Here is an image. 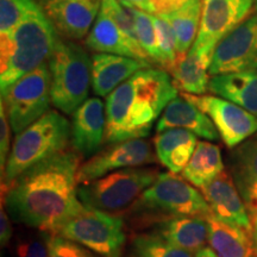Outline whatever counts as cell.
Segmentation results:
<instances>
[{"label":"cell","instance_id":"obj_1","mask_svg":"<svg viewBox=\"0 0 257 257\" xmlns=\"http://www.w3.org/2000/svg\"><path fill=\"white\" fill-rule=\"evenodd\" d=\"M80 156L74 149L42 161L3 188L2 204L11 219L30 229L55 233L85 206L78 195Z\"/></svg>","mask_w":257,"mask_h":257},{"label":"cell","instance_id":"obj_2","mask_svg":"<svg viewBox=\"0 0 257 257\" xmlns=\"http://www.w3.org/2000/svg\"><path fill=\"white\" fill-rule=\"evenodd\" d=\"M178 94L167 70L153 67L138 70L106 96L105 142L149 136L153 125Z\"/></svg>","mask_w":257,"mask_h":257},{"label":"cell","instance_id":"obj_3","mask_svg":"<svg viewBox=\"0 0 257 257\" xmlns=\"http://www.w3.org/2000/svg\"><path fill=\"white\" fill-rule=\"evenodd\" d=\"M0 91L5 92L14 83L48 62L59 35L37 4L17 28L0 35Z\"/></svg>","mask_w":257,"mask_h":257},{"label":"cell","instance_id":"obj_4","mask_svg":"<svg viewBox=\"0 0 257 257\" xmlns=\"http://www.w3.org/2000/svg\"><path fill=\"white\" fill-rule=\"evenodd\" d=\"M70 123L60 112L49 110L21 134L16 135L2 175V189L22 173L42 161L69 149Z\"/></svg>","mask_w":257,"mask_h":257},{"label":"cell","instance_id":"obj_5","mask_svg":"<svg viewBox=\"0 0 257 257\" xmlns=\"http://www.w3.org/2000/svg\"><path fill=\"white\" fill-rule=\"evenodd\" d=\"M51 104L64 114H73L88 99L92 86V59L75 41L59 38L48 59Z\"/></svg>","mask_w":257,"mask_h":257},{"label":"cell","instance_id":"obj_6","mask_svg":"<svg viewBox=\"0 0 257 257\" xmlns=\"http://www.w3.org/2000/svg\"><path fill=\"white\" fill-rule=\"evenodd\" d=\"M159 174L157 169L147 167L120 169L79 185L78 195L88 210L119 214L136 204L143 192L156 181Z\"/></svg>","mask_w":257,"mask_h":257},{"label":"cell","instance_id":"obj_7","mask_svg":"<svg viewBox=\"0 0 257 257\" xmlns=\"http://www.w3.org/2000/svg\"><path fill=\"white\" fill-rule=\"evenodd\" d=\"M135 212H143L153 219L162 217H202L212 212L202 192L173 173H160L136 204Z\"/></svg>","mask_w":257,"mask_h":257},{"label":"cell","instance_id":"obj_8","mask_svg":"<svg viewBox=\"0 0 257 257\" xmlns=\"http://www.w3.org/2000/svg\"><path fill=\"white\" fill-rule=\"evenodd\" d=\"M55 233L81 244L100 257H124L125 221L120 214L83 208Z\"/></svg>","mask_w":257,"mask_h":257},{"label":"cell","instance_id":"obj_9","mask_svg":"<svg viewBox=\"0 0 257 257\" xmlns=\"http://www.w3.org/2000/svg\"><path fill=\"white\" fill-rule=\"evenodd\" d=\"M10 125L15 135L21 134L49 111L51 104L50 72L48 62L17 80L2 93Z\"/></svg>","mask_w":257,"mask_h":257},{"label":"cell","instance_id":"obj_10","mask_svg":"<svg viewBox=\"0 0 257 257\" xmlns=\"http://www.w3.org/2000/svg\"><path fill=\"white\" fill-rule=\"evenodd\" d=\"M253 0H202L200 29L189 50L210 68L217 44L251 16Z\"/></svg>","mask_w":257,"mask_h":257},{"label":"cell","instance_id":"obj_11","mask_svg":"<svg viewBox=\"0 0 257 257\" xmlns=\"http://www.w3.org/2000/svg\"><path fill=\"white\" fill-rule=\"evenodd\" d=\"M257 70V12L225 36L214 49L210 75Z\"/></svg>","mask_w":257,"mask_h":257},{"label":"cell","instance_id":"obj_12","mask_svg":"<svg viewBox=\"0 0 257 257\" xmlns=\"http://www.w3.org/2000/svg\"><path fill=\"white\" fill-rule=\"evenodd\" d=\"M181 95L206 113L227 148H236L257 133V117L234 102L217 95Z\"/></svg>","mask_w":257,"mask_h":257},{"label":"cell","instance_id":"obj_13","mask_svg":"<svg viewBox=\"0 0 257 257\" xmlns=\"http://www.w3.org/2000/svg\"><path fill=\"white\" fill-rule=\"evenodd\" d=\"M156 157L152 144L143 138L108 144V147L80 165L76 175L78 184H86L120 169L152 165Z\"/></svg>","mask_w":257,"mask_h":257},{"label":"cell","instance_id":"obj_14","mask_svg":"<svg viewBox=\"0 0 257 257\" xmlns=\"http://www.w3.org/2000/svg\"><path fill=\"white\" fill-rule=\"evenodd\" d=\"M55 29L69 41L87 37L101 8V0H34Z\"/></svg>","mask_w":257,"mask_h":257},{"label":"cell","instance_id":"obj_15","mask_svg":"<svg viewBox=\"0 0 257 257\" xmlns=\"http://www.w3.org/2000/svg\"><path fill=\"white\" fill-rule=\"evenodd\" d=\"M105 104L98 96L88 98L72 114L70 143L83 159H91L101 150L105 142Z\"/></svg>","mask_w":257,"mask_h":257},{"label":"cell","instance_id":"obj_16","mask_svg":"<svg viewBox=\"0 0 257 257\" xmlns=\"http://www.w3.org/2000/svg\"><path fill=\"white\" fill-rule=\"evenodd\" d=\"M201 192L214 217L252 234L251 219L229 173L224 170L217 179L201 188Z\"/></svg>","mask_w":257,"mask_h":257},{"label":"cell","instance_id":"obj_17","mask_svg":"<svg viewBox=\"0 0 257 257\" xmlns=\"http://www.w3.org/2000/svg\"><path fill=\"white\" fill-rule=\"evenodd\" d=\"M231 178L238 189L252 226L257 225V136L244 141L230 154Z\"/></svg>","mask_w":257,"mask_h":257},{"label":"cell","instance_id":"obj_18","mask_svg":"<svg viewBox=\"0 0 257 257\" xmlns=\"http://www.w3.org/2000/svg\"><path fill=\"white\" fill-rule=\"evenodd\" d=\"M147 232L162 237L167 242L195 253L208 242V224L202 217H162L154 219Z\"/></svg>","mask_w":257,"mask_h":257},{"label":"cell","instance_id":"obj_19","mask_svg":"<svg viewBox=\"0 0 257 257\" xmlns=\"http://www.w3.org/2000/svg\"><path fill=\"white\" fill-rule=\"evenodd\" d=\"M152 64L115 54L94 53L92 56V89L96 96H107L138 70Z\"/></svg>","mask_w":257,"mask_h":257},{"label":"cell","instance_id":"obj_20","mask_svg":"<svg viewBox=\"0 0 257 257\" xmlns=\"http://www.w3.org/2000/svg\"><path fill=\"white\" fill-rule=\"evenodd\" d=\"M169 128H185L208 141H218L220 137L211 118L182 95L173 99L157 120V133Z\"/></svg>","mask_w":257,"mask_h":257},{"label":"cell","instance_id":"obj_21","mask_svg":"<svg viewBox=\"0 0 257 257\" xmlns=\"http://www.w3.org/2000/svg\"><path fill=\"white\" fill-rule=\"evenodd\" d=\"M198 136L185 128L157 133L154 146L157 159L173 174H181L198 146Z\"/></svg>","mask_w":257,"mask_h":257},{"label":"cell","instance_id":"obj_22","mask_svg":"<svg viewBox=\"0 0 257 257\" xmlns=\"http://www.w3.org/2000/svg\"><path fill=\"white\" fill-rule=\"evenodd\" d=\"M208 91L257 117V70L211 76Z\"/></svg>","mask_w":257,"mask_h":257},{"label":"cell","instance_id":"obj_23","mask_svg":"<svg viewBox=\"0 0 257 257\" xmlns=\"http://www.w3.org/2000/svg\"><path fill=\"white\" fill-rule=\"evenodd\" d=\"M208 243L218 257H252V234L242 227L208 216Z\"/></svg>","mask_w":257,"mask_h":257},{"label":"cell","instance_id":"obj_24","mask_svg":"<svg viewBox=\"0 0 257 257\" xmlns=\"http://www.w3.org/2000/svg\"><path fill=\"white\" fill-rule=\"evenodd\" d=\"M85 44L87 49L94 53L115 54L140 60L119 27L101 8L91 31L85 38Z\"/></svg>","mask_w":257,"mask_h":257},{"label":"cell","instance_id":"obj_25","mask_svg":"<svg viewBox=\"0 0 257 257\" xmlns=\"http://www.w3.org/2000/svg\"><path fill=\"white\" fill-rule=\"evenodd\" d=\"M224 172L220 148L210 142H198L194 153L181 172V178L198 188H204Z\"/></svg>","mask_w":257,"mask_h":257},{"label":"cell","instance_id":"obj_26","mask_svg":"<svg viewBox=\"0 0 257 257\" xmlns=\"http://www.w3.org/2000/svg\"><path fill=\"white\" fill-rule=\"evenodd\" d=\"M208 67L200 59L189 50L186 54H178L166 70L172 76L175 87L188 94H205L210 85Z\"/></svg>","mask_w":257,"mask_h":257},{"label":"cell","instance_id":"obj_27","mask_svg":"<svg viewBox=\"0 0 257 257\" xmlns=\"http://www.w3.org/2000/svg\"><path fill=\"white\" fill-rule=\"evenodd\" d=\"M202 0H188L186 4L172 12L161 16L173 29L176 42V53L186 54L193 47L200 29Z\"/></svg>","mask_w":257,"mask_h":257},{"label":"cell","instance_id":"obj_28","mask_svg":"<svg viewBox=\"0 0 257 257\" xmlns=\"http://www.w3.org/2000/svg\"><path fill=\"white\" fill-rule=\"evenodd\" d=\"M194 255L152 232L134 234L125 251V257H194Z\"/></svg>","mask_w":257,"mask_h":257},{"label":"cell","instance_id":"obj_29","mask_svg":"<svg viewBox=\"0 0 257 257\" xmlns=\"http://www.w3.org/2000/svg\"><path fill=\"white\" fill-rule=\"evenodd\" d=\"M126 9L135 21L138 41H140V44L144 53L149 57L150 62L159 64L161 68L163 69V60L159 44H157L153 16L146 11H142V10L134 8V6H126Z\"/></svg>","mask_w":257,"mask_h":257},{"label":"cell","instance_id":"obj_30","mask_svg":"<svg viewBox=\"0 0 257 257\" xmlns=\"http://www.w3.org/2000/svg\"><path fill=\"white\" fill-rule=\"evenodd\" d=\"M101 9L119 27L121 32L126 37L128 44L133 48L135 53L137 54L138 59L152 64L149 57L147 56V54L144 53L142 47H141L136 32V27H135V21L133 16H131L128 10L126 9V6L120 5L118 0H101Z\"/></svg>","mask_w":257,"mask_h":257},{"label":"cell","instance_id":"obj_31","mask_svg":"<svg viewBox=\"0 0 257 257\" xmlns=\"http://www.w3.org/2000/svg\"><path fill=\"white\" fill-rule=\"evenodd\" d=\"M36 5L34 0H0V34H10Z\"/></svg>","mask_w":257,"mask_h":257},{"label":"cell","instance_id":"obj_32","mask_svg":"<svg viewBox=\"0 0 257 257\" xmlns=\"http://www.w3.org/2000/svg\"><path fill=\"white\" fill-rule=\"evenodd\" d=\"M152 16L154 27H155L156 31L157 44H159L161 55H162L163 60V69L166 70L168 68V66L174 62L176 56H178L174 32H173L172 27H170V24L165 18L161 17V16Z\"/></svg>","mask_w":257,"mask_h":257},{"label":"cell","instance_id":"obj_33","mask_svg":"<svg viewBox=\"0 0 257 257\" xmlns=\"http://www.w3.org/2000/svg\"><path fill=\"white\" fill-rule=\"evenodd\" d=\"M50 234L48 231L41 230L27 234L24 238L18 240L16 255L17 257H49Z\"/></svg>","mask_w":257,"mask_h":257},{"label":"cell","instance_id":"obj_34","mask_svg":"<svg viewBox=\"0 0 257 257\" xmlns=\"http://www.w3.org/2000/svg\"><path fill=\"white\" fill-rule=\"evenodd\" d=\"M49 257H100L92 250L72 239L51 233L49 238Z\"/></svg>","mask_w":257,"mask_h":257},{"label":"cell","instance_id":"obj_35","mask_svg":"<svg viewBox=\"0 0 257 257\" xmlns=\"http://www.w3.org/2000/svg\"><path fill=\"white\" fill-rule=\"evenodd\" d=\"M10 130H12L10 125L8 114H6L5 106L0 102V168H2V175L8 163L10 156Z\"/></svg>","mask_w":257,"mask_h":257},{"label":"cell","instance_id":"obj_36","mask_svg":"<svg viewBox=\"0 0 257 257\" xmlns=\"http://www.w3.org/2000/svg\"><path fill=\"white\" fill-rule=\"evenodd\" d=\"M150 6V15L165 16L182 8L188 0H148Z\"/></svg>","mask_w":257,"mask_h":257},{"label":"cell","instance_id":"obj_37","mask_svg":"<svg viewBox=\"0 0 257 257\" xmlns=\"http://www.w3.org/2000/svg\"><path fill=\"white\" fill-rule=\"evenodd\" d=\"M0 210H2L0 211V243L4 248L11 242L12 234H14V227H12L11 224V217L9 216L8 211H6L3 204Z\"/></svg>","mask_w":257,"mask_h":257},{"label":"cell","instance_id":"obj_38","mask_svg":"<svg viewBox=\"0 0 257 257\" xmlns=\"http://www.w3.org/2000/svg\"><path fill=\"white\" fill-rule=\"evenodd\" d=\"M128 6H134V8H137L150 14V6L148 0H128Z\"/></svg>","mask_w":257,"mask_h":257},{"label":"cell","instance_id":"obj_39","mask_svg":"<svg viewBox=\"0 0 257 257\" xmlns=\"http://www.w3.org/2000/svg\"><path fill=\"white\" fill-rule=\"evenodd\" d=\"M194 257H218V255L211 248L205 246V248H202L199 250V251L195 252Z\"/></svg>","mask_w":257,"mask_h":257},{"label":"cell","instance_id":"obj_40","mask_svg":"<svg viewBox=\"0 0 257 257\" xmlns=\"http://www.w3.org/2000/svg\"><path fill=\"white\" fill-rule=\"evenodd\" d=\"M252 239H253V243L256 244L257 246V225L256 226H253V231H252Z\"/></svg>","mask_w":257,"mask_h":257},{"label":"cell","instance_id":"obj_41","mask_svg":"<svg viewBox=\"0 0 257 257\" xmlns=\"http://www.w3.org/2000/svg\"><path fill=\"white\" fill-rule=\"evenodd\" d=\"M118 2L121 3V5L124 6H128V0H118Z\"/></svg>","mask_w":257,"mask_h":257},{"label":"cell","instance_id":"obj_42","mask_svg":"<svg viewBox=\"0 0 257 257\" xmlns=\"http://www.w3.org/2000/svg\"><path fill=\"white\" fill-rule=\"evenodd\" d=\"M253 4H255V9H256V11H257V0H253Z\"/></svg>","mask_w":257,"mask_h":257},{"label":"cell","instance_id":"obj_43","mask_svg":"<svg viewBox=\"0 0 257 257\" xmlns=\"http://www.w3.org/2000/svg\"><path fill=\"white\" fill-rule=\"evenodd\" d=\"M252 257H257V256H252Z\"/></svg>","mask_w":257,"mask_h":257}]
</instances>
